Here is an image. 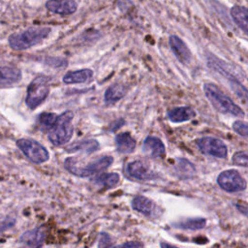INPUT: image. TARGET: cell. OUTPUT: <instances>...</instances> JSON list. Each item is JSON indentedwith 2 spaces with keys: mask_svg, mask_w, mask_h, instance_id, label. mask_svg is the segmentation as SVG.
Instances as JSON below:
<instances>
[{
  "mask_svg": "<svg viewBox=\"0 0 248 248\" xmlns=\"http://www.w3.org/2000/svg\"><path fill=\"white\" fill-rule=\"evenodd\" d=\"M195 116L196 112L190 107H177L168 112L169 119L174 123L189 121Z\"/></svg>",
  "mask_w": 248,
  "mask_h": 248,
  "instance_id": "18",
  "label": "cell"
},
{
  "mask_svg": "<svg viewBox=\"0 0 248 248\" xmlns=\"http://www.w3.org/2000/svg\"><path fill=\"white\" fill-rule=\"evenodd\" d=\"M73 119L74 112L71 110H67L60 115H57L54 124L47 131V138L53 145H64L71 140L74 133L72 125Z\"/></svg>",
  "mask_w": 248,
  "mask_h": 248,
  "instance_id": "4",
  "label": "cell"
},
{
  "mask_svg": "<svg viewBox=\"0 0 248 248\" xmlns=\"http://www.w3.org/2000/svg\"><path fill=\"white\" fill-rule=\"evenodd\" d=\"M99 142L96 140H82L78 141H75L69 146H67L66 150L68 152H85L86 154H91L99 149Z\"/></svg>",
  "mask_w": 248,
  "mask_h": 248,
  "instance_id": "20",
  "label": "cell"
},
{
  "mask_svg": "<svg viewBox=\"0 0 248 248\" xmlns=\"http://www.w3.org/2000/svg\"><path fill=\"white\" fill-rule=\"evenodd\" d=\"M247 14H248V11L244 6L235 5L231 9V16L232 17L236 25L243 31L244 34H247L248 32Z\"/></svg>",
  "mask_w": 248,
  "mask_h": 248,
  "instance_id": "21",
  "label": "cell"
},
{
  "mask_svg": "<svg viewBox=\"0 0 248 248\" xmlns=\"http://www.w3.org/2000/svg\"><path fill=\"white\" fill-rule=\"evenodd\" d=\"M114 248H142V244L139 241H127L115 246Z\"/></svg>",
  "mask_w": 248,
  "mask_h": 248,
  "instance_id": "31",
  "label": "cell"
},
{
  "mask_svg": "<svg viewBox=\"0 0 248 248\" xmlns=\"http://www.w3.org/2000/svg\"><path fill=\"white\" fill-rule=\"evenodd\" d=\"M46 232L43 228L26 231L19 237V248H41L44 244Z\"/></svg>",
  "mask_w": 248,
  "mask_h": 248,
  "instance_id": "11",
  "label": "cell"
},
{
  "mask_svg": "<svg viewBox=\"0 0 248 248\" xmlns=\"http://www.w3.org/2000/svg\"><path fill=\"white\" fill-rule=\"evenodd\" d=\"M57 115L52 112H43L38 116V122L40 124V127L44 131H48L51 126L54 124L56 120Z\"/></svg>",
  "mask_w": 248,
  "mask_h": 248,
  "instance_id": "26",
  "label": "cell"
},
{
  "mask_svg": "<svg viewBox=\"0 0 248 248\" xmlns=\"http://www.w3.org/2000/svg\"><path fill=\"white\" fill-rule=\"evenodd\" d=\"M126 90H127L126 87L120 83H116V84L109 86L106 90L105 96H104L106 104L111 105V104L118 102L119 100H121L124 97V95L126 94Z\"/></svg>",
  "mask_w": 248,
  "mask_h": 248,
  "instance_id": "22",
  "label": "cell"
},
{
  "mask_svg": "<svg viewBox=\"0 0 248 248\" xmlns=\"http://www.w3.org/2000/svg\"><path fill=\"white\" fill-rule=\"evenodd\" d=\"M21 79V72L16 67L0 66V85L14 84Z\"/></svg>",
  "mask_w": 248,
  "mask_h": 248,
  "instance_id": "19",
  "label": "cell"
},
{
  "mask_svg": "<svg viewBox=\"0 0 248 248\" xmlns=\"http://www.w3.org/2000/svg\"><path fill=\"white\" fill-rule=\"evenodd\" d=\"M114 247H115L114 241L111 238V236L107 232H101L98 248H114Z\"/></svg>",
  "mask_w": 248,
  "mask_h": 248,
  "instance_id": "28",
  "label": "cell"
},
{
  "mask_svg": "<svg viewBox=\"0 0 248 248\" xmlns=\"http://www.w3.org/2000/svg\"><path fill=\"white\" fill-rule=\"evenodd\" d=\"M131 205L136 211L143 214L148 218H158L163 213L162 208L158 206L155 202L144 196L135 197L132 200Z\"/></svg>",
  "mask_w": 248,
  "mask_h": 248,
  "instance_id": "10",
  "label": "cell"
},
{
  "mask_svg": "<svg viewBox=\"0 0 248 248\" xmlns=\"http://www.w3.org/2000/svg\"><path fill=\"white\" fill-rule=\"evenodd\" d=\"M142 151L151 158H163L166 154V148L163 141L159 138L152 136L145 138L143 140Z\"/></svg>",
  "mask_w": 248,
  "mask_h": 248,
  "instance_id": "14",
  "label": "cell"
},
{
  "mask_svg": "<svg viewBox=\"0 0 248 248\" xmlns=\"http://www.w3.org/2000/svg\"><path fill=\"white\" fill-rule=\"evenodd\" d=\"M236 207L243 215H247V205L245 203H236Z\"/></svg>",
  "mask_w": 248,
  "mask_h": 248,
  "instance_id": "32",
  "label": "cell"
},
{
  "mask_svg": "<svg viewBox=\"0 0 248 248\" xmlns=\"http://www.w3.org/2000/svg\"><path fill=\"white\" fill-rule=\"evenodd\" d=\"M51 29L46 26L30 27L26 30L13 33L8 38V43L14 50H23L38 45L50 33Z\"/></svg>",
  "mask_w": 248,
  "mask_h": 248,
  "instance_id": "1",
  "label": "cell"
},
{
  "mask_svg": "<svg viewBox=\"0 0 248 248\" xmlns=\"http://www.w3.org/2000/svg\"><path fill=\"white\" fill-rule=\"evenodd\" d=\"M160 246H161V248H178V247H175V246L170 245V244L166 243V242H162V243L160 244Z\"/></svg>",
  "mask_w": 248,
  "mask_h": 248,
  "instance_id": "33",
  "label": "cell"
},
{
  "mask_svg": "<svg viewBox=\"0 0 248 248\" xmlns=\"http://www.w3.org/2000/svg\"><path fill=\"white\" fill-rule=\"evenodd\" d=\"M199 149L205 155L216 158H226L228 148L226 144L219 139L213 137H202L196 141Z\"/></svg>",
  "mask_w": 248,
  "mask_h": 248,
  "instance_id": "9",
  "label": "cell"
},
{
  "mask_svg": "<svg viewBox=\"0 0 248 248\" xmlns=\"http://www.w3.org/2000/svg\"><path fill=\"white\" fill-rule=\"evenodd\" d=\"M120 180V176L116 172H109V173H102L101 175L97 176L94 179V183L97 186L103 188H113L115 187Z\"/></svg>",
  "mask_w": 248,
  "mask_h": 248,
  "instance_id": "23",
  "label": "cell"
},
{
  "mask_svg": "<svg viewBox=\"0 0 248 248\" xmlns=\"http://www.w3.org/2000/svg\"><path fill=\"white\" fill-rule=\"evenodd\" d=\"M207 64L212 70L218 74L224 76L230 81H239L245 78L244 71L235 64L227 62L214 55L209 54L207 56Z\"/></svg>",
  "mask_w": 248,
  "mask_h": 248,
  "instance_id": "6",
  "label": "cell"
},
{
  "mask_svg": "<svg viewBox=\"0 0 248 248\" xmlns=\"http://www.w3.org/2000/svg\"><path fill=\"white\" fill-rule=\"evenodd\" d=\"M175 169L179 173H182L186 177L193 176V174L196 170L195 166L191 162H189L186 159H182V158L177 160L176 165H175Z\"/></svg>",
  "mask_w": 248,
  "mask_h": 248,
  "instance_id": "25",
  "label": "cell"
},
{
  "mask_svg": "<svg viewBox=\"0 0 248 248\" xmlns=\"http://www.w3.org/2000/svg\"><path fill=\"white\" fill-rule=\"evenodd\" d=\"M203 91L207 100L211 103L213 108L224 114H231L236 117H244V111L234 102L228 97L221 89L213 83H205Z\"/></svg>",
  "mask_w": 248,
  "mask_h": 248,
  "instance_id": "2",
  "label": "cell"
},
{
  "mask_svg": "<svg viewBox=\"0 0 248 248\" xmlns=\"http://www.w3.org/2000/svg\"><path fill=\"white\" fill-rule=\"evenodd\" d=\"M206 225V220L204 218H187L183 219L173 226L178 229L182 230H190V231H197L204 228Z\"/></svg>",
  "mask_w": 248,
  "mask_h": 248,
  "instance_id": "24",
  "label": "cell"
},
{
  "mask_svg": "<svg viewBox=\"0 0 248 248\" xmlns=\"http://www.w3.org/2000/svg\"><path fill=\"white\" fill-rule=\"evenodd\" d=\"M126 171L129 176L142 181L154 179L156 176L148 165L140 160L130 162L126 167Z\"/></svg>",
  "mask_w": 248,
  "mask_h": 248,
  "instance_id": "12",
  "label": "cell"
},
{
  "mask_svg": "<svg viewBox=\"0 0 248 248\" xmlns=\"http://www.w3.org/2000/svg\"><path fill=\"white\" fill-rule=\"evenodd\" d=\"M170 46L173 52V54L176 56V58L183 64H188L191 60V51L188 48V46L185 45V43L178 38L175 35H171L169 38Z\"/></svg>",
  "mask_w": 248,
  "mask_h": 248,
  "instance_id": "15",
  "label": "cell"
},
{
  "mask_svg": "<svg viewBox=\"0 0 248 248\" xmlns=\"http://www.w3.org/2000/svg\"><path fill=\"white\" fill-rule=\"evenodd\" d=\"M136 140L129 133H121L115 137L116 150L122 154L132 153L136 148Z\"/></svg>",
  "mask_w": 248,
  "mask_h": 248,
  "instance_id": "17",
  "label": "cell"
},
{
  "mask_svg": "<svg viewBox=\"0 0 248 248\" xmlns=\"http://www.w3.org/2000/svg\"><path fill=\"white\" fill-rule=\"evenodd\" d=\"M218 185L229 193L240 192L246 189V180L235 170H227L222 171L217 177Z\"/></svg>",
  "mask_w": 248,
  "mask_h": 248,
  "instance_id": "8",
  "label": "cell"
},
{
  "mask_svg": "<svg viewBox=\"0 0 248 248\" xmlns=\"http://www.w3.org/2000/svg\"><path fill=\"white\" fill-rule=\"evenodd\" d=\"M232 129L239 136H241L243 138H247V136H248V125L245 121H241V120L234 121L232 123Z\"/></svg>",
  "mask_w": 248,
  "mask_h": 248,
  "instance_id": "29",
  "label": "cell"
},
{
  "mask_svg": "<svg viewBox=\"0 0 248 248\" xmlns=\"http://www.w3.org/2000/svg\"><path fill=\"white\" fill-rule=\"evenodd\" d=\"M112 162L113 158L111 156H103L94 161L88 162V164H82L81 161L77 158L69 157L65 160L64 167L69 172L76 176L88 177L107 170Z\"/></svg>",
  "mask_w": 248,
  "mask_h": 248,
  "instance_id": "3",
  "label": "cell"
},
{
  "mask_svg": "<svg viewBox=\"0 0 248 248\" xmlns=\"http://www.w3.org/2000/svg\"><path fill=\"white\" fill-rule=\"evenodd\" d=\"M16 146L24 156L34 164H42L49 159L47 149L34 140L19 139L16 140Z\"/></svg>",
  "mask_w": 248,
  "mask_h": 248,
  "instance_id": "7",
  "label": "cell"
},
{
  "mask_svg": "<svg viewBox=\"0 0 248 248\" xmlns=\"http://www.w3.org/2000/svg\"><path fill=\"white\" fill-rule=\"evenodd\" d=\"M231 87L233 90V92L244 101L247 100V89L246 87L239 81H230Z\"/></svg>",
  "mask_w": 248,
  "mask_h": 248,
  "instance_id": "27",
  "label": "cell"
},
{
  "mask_svg": "<svg viewBox=\"0 0 248 248\" xmlns=\"http://www.w3.org/2000/svg\"><path fill=\"white\" fill-rule=\"evenodd\" d=\"M49 94V78L44 75L37 76L28 85L25 104L30 109L38 108Z\"/></svg>",
  "mask_w": 248,
  "mask_h": 248,
  "instance_id": "5",
  "label": "cell"
},
{
  "mask_svg": "<svg viewBox=\"0 0 248 248\" xmlns=\"http://www.w3.org/2000/svg\"><path fill=\"white\" fill-rule=\"evenodd\" d=\"M232 161L234 165H237V166H240V167H244L246 168L247 167V152L246 151H238V152H235L233 155H232Z\"/></svg>",
  "mask_w": 248,
  "mask_h": 248,
  "instance_id": "30",
  "label": "cell"
},
{
  "mask_svg": "<svg viewBox=\"0 0 248 248\" xmlns=\"http://www.w3.org/2000/svg\"><path fill=\"white\" fill-rule=\"evenodd\" d=\"M93 78V72L90 69H81L71 71L64 75L63 81L66 84L89 82Z\"/></svg>",
  "mask_w": 248,
  "mask_h": 248,
  "instance_id": "16",
  "label": "cell"
},
{
  "mask_svg": "<svg viewBox=\"0 0 248 248\" xmlns=\"http://www.w3.org/2000/svg\"><path fill=\"white\" fill-rule=\"evenodd\" d=\"M46 8L53 14L69 16L77 11L78 5L74 0H48L46 3Z\"/></svg>",
  "mask_w": 248,
  "mask_h": 248,
  "instance_id": "13",
  "label": "cell"
}]
</instances>
